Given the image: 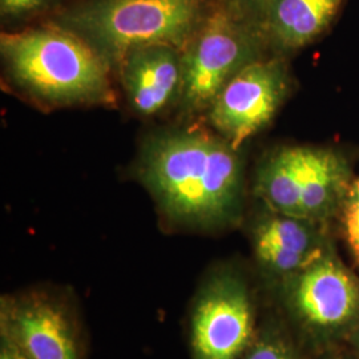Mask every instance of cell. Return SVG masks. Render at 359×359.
Masks as SVG:
<instances>
[{"instance_id": "8", "label": "cell", "mask_w": 359, "mask_h": 359, "mask_svg": "<svg viewBox=\"0 0 359 359\" xmlns=\"http://www.w3.org/2000/svg\"><path fill=\"white\" fill-rule=\"evenodd\" d=\"M0 334L10 337L29 359H83L76 321L59 295L32 290L3 297Z\"/></svg>"}, {"instance_id": "10", "label": "cell", "mask_w": 359, "mask_h": 359, "mask_svg": "<svg viewBox=\"0 0 359 359\" xmlns=\"http://www.w3.org/2000/svg\"><path fill=\"white\" fill-rule=\"evenodd\" d=\"M320 222L269 210L253 231L258 262L283 278L305 268L327 248Z\"/></svg>"}, {"instance_id": "9", "label": "cell", "mask_w": 359, "mask_h": 359, "mask_svg": "<svg viewBox=\"0 0 359 359\" xmlns=\"http://www.w3.org/2000/svg\"><path fill=\"white\" fill-rule=\"evenodd\" d=\"M120 75L132 108L156 115L181 90L182 51L169 44L133 48L120 63Z\"/></svg>"}, {"instance_id": "16", "label": "cell", "mask_w": 359, "mask_h": 359, "mask_svg": "<svg viewBox=\"0 0 359 359\" xmlns=\"http://www.w3.org/2000/svg\"><path fill=\"white\" fill-rule=\"evenodd\" d=\"M51 0H0V13L6 19H19L35 13Z\"/></svg>"}, {"instance_id": "5", "label": "cell", "mask_w": 359, "mask_h": 359, "mask_svg": "<svg viewBox=\"0 0 359 359\" xmlns=\"http://www.w3.org/2000/svg\"><path fill=\"white\" fill-rule=\"evenodd\" d=\"M283 281L286 306L314 339H335L358 326V278L329 246Z\"/></svg>"}, {"instance_id": "17", "label": "cell", "mask_w": 359, "mask_h": 359, "mask_svg": "<svg viewBox=\"0 0 359 359\" xmlns=\"http://www.w3.org/2000/svg\"><path fill=\"white\" fill-rule=\"evenodd\" d=\"M266 0H233V7L259 23Z\"/></svg>"}, {"instance_id": "3", "label": "cell", "mask_w": 359, "mask_h": 359, "mask_svg": "<svg viewBox=\"0 0 359 359\" xmlns=\"http://www.w3.org/2000/svg\"><path fill=\"white\" fill-rule=\"evenodd\" d=\"M212 6L206 0H88L62 15L57 25L86 39L109 65L130 50L188 46Z\"/></svg>"}, {"instance_id": "2", "label": "cell", "mask_w": 359, "mask_h": 359, "mask_svg": "<svg viewBox=\"0 0 359 359\" xmlns=\"http://www.w3.org/2000/svg\"><path fill=\"white\" fill-rule=\"evenodd\" d=\"M0 52L13 83L39 102L56 107L115 102L111 65L65 27L1 34Z\"/></svg>"}, {"instance_id": "14", "label": "cell", "mask_w": 359, "mask_h": 359, "mask_svg": "<svg viewBox=\"0 0 359 359\" xmlns=\"http://www.w3.org/2000/svg\"><path fill=\"white\" fill-rule=\"evenodd\" d=\"M241 359H301L293 342L280 330L268 329L257 335Z\"/></svg>"}, {"instance_id": "13", "label": "cell", "mask_w": 359, "mask_h": 359, "mask_svg": "<svg viewBox=\"0 0 359 359\" xmlns=\"http://www.w3.org/2000/svg\"><path fill=\"white\" fill-rule=\"evenodd\" d=\"M256 194L269 210L304 217L298 147H286L270 154L257 172Z\"/></svg>"}, {"instance_id": "21", "label": "cell", "mask_w": 359, "mask_h": 359, "mask_svg": "<svg viewBox=\"0 0 359 359\" xmlns=\"http://www.w3.org/2000/svg\"><path fill=\"white\" fill-rule=\"evenodd\" d=\"M358 329H359V327H358ZM358 347H359V338H358Z\"/></svg>"}, {"instance_id": "19", "label": "cell", "mask_w": 359, "mask_h": 359, "mask_svg": "<svg viewBox=\"0 0 359 359\" xmlns=\"http://www.w3.org/2000/svg\"><path fill=\"white\" fill-rule=\"evenodd\" d=\"M351 188H353V189H354V191H355V192L359 193V179L355 180V181H354V182H353V187H351Z\"/></svg>"}, {"instance_id": "12", "label": "cell", "mask_w": 359, "mask_h": 359, "mask_svg": "<svg viewBox=\"0 0 359 359\" xmlns=\"http://www.w3.org/2000/svg\"><path fill=\"white\" fill-rule=\"evenodd\" d=\"M342 3L344 0H266L259 26L276 48L297 51L325 32Z\"/></svg>"}, {"instance_id": "11", "label": "cell", "mask_w": 359, "mask_h": 359, "mask_svg": "<svg viewBox=\"0 0 359 359\" xmlns=\"http://www.w3.org/2000/svg\"><path fill=\"white\" fill-rule=\"evenodd\" d=\"M304 217L325 224L350 194L353 182L346 158L333 149L298 147Z\"/></svg>"}, {"instance_id": "7", "label": "cell", "mask_w": 359, "mask_h": 359, "mask_svg": "<svg viewBox=\"0 0 359 359\" xmlns=\"http://www.w3.org/2000/svg\"><path fill=\"white\" fill-rule=\"evenodd\" d=\"M289 87V69L283 59L261 57L231 77L216 96L208 109L210 126L240 149L277 114Z\"/></svg>"}, {"instance_id": "6", "label": "cell", "mask_w": 359, "mask_h": 359, "mask_svg": "<svg viewBox=\"0 0 359 359\" xmlns=\"http://www.w3.org/2000/svg\"><path fill=\"white\" fill-rule=\"evenodd\" d=\"M255 338V309L244 278L229 268L217 270L193 306V358L241 359Z\"/></svg>"}, {"instance_id": "4", "label": "cell", "mask_w": 359, "mask_h": 359, "mask_svg": "<svg viewBox=\"0 0 359 359\" xmlns=\"http://www.w3.org/2000/svg\"><path fill=\"white\" fill-rule=\"evenodd\" d=\"M266 41L259 23L218 0L182 51V107L208 111L231 77L262 57Z\"/></svg>"}, {"instance_id": "20", "label": "cell", "mask_w": 359, "mask_h": 359, "mask_svg": "<svg viewBox=\"0 0 359 359\" xmlns=\"http://www.w3.org/2000/svg\"><path fill=\"white\" fill-rule=\"evenodd\" d=\"M221 1H224V3H225V4H228L229 7L234 8V7H233V0H221ZM234 10H236V8H234Z\"/></svg>"}, {"instance_id": "18", "label": "cell", "mask_w": 359, "mask_h": 359, "mask_svg": "<svg viewBox=\"0 0 359 359\" xmlns=\"http://www.w3.org/2000/svg\"><path fill=\"white\" fill-rule=\"evenodd\" d=\"M0 359H29L26 353L13 339L0 334Z\"/></svg>"}, {"instance_id": "1", "label": "cell", "mask_w": 359, "mask_h": 359, "mask_svg": "<svg viewBox=\"0 0 359 359\" xmlns=\"http://www.w3.org/2000/svg\"><path fill=\"white\" fill-rule=\"evenodd\" d=\"M140 177L164 216L187 228L222 229L244 206V165L221 136L175 130L145 144Z\"/></svg>"}, {"instance_id": "15", "label": "cell", "mask_w": 359, "mask_h": 359, "mask_svg": "<svg viewBox=\"0 0 359 359\" xmlns=\"http://www.w3.org/2000/svg\"><path fill=\"white\" fill-rule=\"evenodd\" d=\"M341 212L347 245L359 266V193L353 188Z\"/></svg>"}]
</instances>
